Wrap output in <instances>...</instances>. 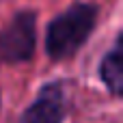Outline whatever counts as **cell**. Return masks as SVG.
<instances>
[{
    "mask_svg": "<svg viewBox=\"0 0 123 123\" xmlns=\"http://www.w3.org/2000/svg\"><path fill=\"white\" fill-rule=\"evenodd\" d=\"M121 37L112 43V48L106 52V56L99 63V78L106 84V89L119 97L121 95V82H123V69H121Z\"/></svg>",
    "mask_w": 123,
    "mask_h": 123,
    "instance_id": "cell-4",
    "label": "cell"
},
{
    "mask_svg": "<svg viewBox=\"0 0 123 123\" xmlns=\"http://www.w3.org/2000/svg\"><path fill=\"white\" fill-rule=\"evenodd\" d=\"M65 117V97L58 84H48L39 97L24 110L17 123H63Z\"/></svg>",
    "mask_w": 123,
    "mask_h": 123,
    "instance_id": "cell-3",
    "label": "cell"
},
{
    "mask_svg": "<svg viewBox=\"0 0 123 123\" xmlns=\"http://www.w3.org/2000/svg\"><path fill=\"white\" fill-rule=\"evenodd\" d=\"M35 15L30 11L17 13L11 24L0 32V58L6 63H24L35 54Z\"/></svg>",
    "mask_w": 123,
    "mask_h": 123,
    "instance_id": "cell-2",
    "label": "cell"
},
{
    "mask_svg": "<svg viewBox=\"0 0 123 123\" xmlns=\"http://www.w3.org/2000/svg\"><path fill=\"white\" fill-rule=\"evenodd\" d=\"M97 24V6L78 2L56 15L45 32V52L52 61L74 56Z\"/></svg>",
    "mask_w": 123,
    "mask_h": 123,
    "instance_id": "cell-1",
    "label": "cell"
}]
</instances>
